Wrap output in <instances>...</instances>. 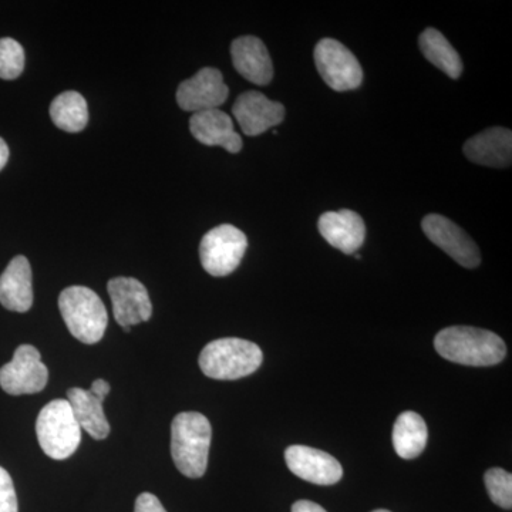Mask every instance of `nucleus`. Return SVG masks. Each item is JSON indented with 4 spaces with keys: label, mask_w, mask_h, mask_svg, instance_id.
Segmentation results:
<instances>
[{
    "label": "nucleus",
    "mask_w": 512,
    "mask_h": 512,
    "mask_svg": "<svg viewBox=\"0 0 512 512\" xmlns=\"http://www.w3.org/2000/svg\"><path fill=\"white\" fill-rule=\"evenodd\" d=\"M434 348L444 359L464 366H494L507 356V346L500 336L471 326L441 330L434 339Z\"/></svg>",
    "instance_id": "1"
},
{
    "label": "nucleus",
    "mask_w": 512,
    "mask_h": 512,
    "mask_svg": "<svg viewBox=\"0 0 512 512\" xmlns=\"http://www.w3.org/2000/svg\"><path fill=\"white\" fill-rule=\"evenodd\" d=\"M212 429L201 413L177 414L171 424V457L183 476L201 478L208 467Z\"/></svg>",
    "instance_id": "2"
},
{
    "label": "nucleus",
    "mask_w": 512,
    "mask_h": 512,
    "mask_svg": "<svg viewBox=\"0 0 512 512\" xmlns=\"http://www.w3.org/2000/svg\"><path fill=\"white\" fill-rule=\"evenodd\" d=\"M264 353L249 340L225 338L214 340L202 349L200 367L205 376L215 380H238L255 373Z\"/></svg>",
    "instance_id": "3"
},
{
    "label": "nucleus",
    "mask_w": 512,
    "mask_h": 512,
    "mask_svg": "<svg viewBox=\"0 0 512 512\" xmlns=\"http://www.w3.org/2000/svg\"><path fill=\"white\" fill-rule=\"evenodd\" d=\"M59 309L64 323L74 338L94 345L106 333L109 315L100 296L86 286H70L59 296Z\"/></svg>",
    "instance_id": "4"
},
{
    "label": "nucleus",
    "mask_w": 512,
    "mask_h": 512,
    "mask_svg": "<svg viewBox=\"0 0 512 512\" xmlns=\"http://www.w3.org/2000/svg\"><path fill=\"white\" fill-rule=\"evenodd\" d=\"M36 434L40 447L53 460H66L76 453L82 441V429L67 400L47 403L36 420Z\"/></svg>",
    "instance_id": "5"
},
{
    "label": "nucleus",
    "mask_w": 512,
    "mask_h": 512,
    "mask_svg": "<svg viewBox=\"0 0 512 512\" xmlns=\"http://www.w3.org/2000/svg\"><path fill=\"white\" fill-rule=\"evenodd\" d=\"M247 248V237L234 225L224 224L211 229L200 244L202 268L217 278L232 274L241 264Z\"/></svg>",
    "instance_id": "6"
},
{
    "label": "nucleus",
    "mask_w": 512,
    "mask_h": 512,
    "mask_svg": "<svg viewBox=\"0 0 512 512\" xmlns=\"http://www.w3.org/2000/svg\"><path fill=\"white\" fill-rule=\"evenodd\" d=\"M320 77L336 92L355 90L362 84L363 70L355 55L335 39H322L315 47Z\"/></svg>",
    "instance_id": "7"
},
{
    "label": "nucleus",
    "mask_w": 512,
    "mask_h": 512,
    "mask_svg": "<svg viewBox=\"0 0 512 512\" xmlns=\"http://www.w3.org/2000/svg\"><path fill=\"white\" fill-rule=\"evenodd\" d=\"M47 380L49 370L35 346H19L13 359L0 369V387L12 396L42 392Z\"/></svg>",
    "instance_id": "8"
},
{
    "label": "nucleus",
    "mask_w": 512,
    "mask_h": 512,
    "mask_svg": "<svg viewBox=\"0 0 512 512\" xmlns=\"http://www.w3.org/2000/svg\"><path fill=\"white\" fill-rule=\"evenodd\" d=\"M424 234L434 245L443 249L458 265L477 268L481 262L480 249L464 229L439 214H430L421 222Z\"/></svg>",
    "instance_id": "9"
},
{
    "label": "nucleus",
    "mask_w": 512,
    "mask_h": 512,
    "mask_svg": "<svg viewBox=\"0 0 512 512\" xmlns=\"http://www.w3.org/2000/svg\"><path fill=\"white\" fill-rule=\"evenodd\" d=\"M111 305H113L114 319L123 328L130 332L131 326L147 322L153 315V305L146 286L134 278H114L109 285Z\"/></svg>",
    "instance_id": "10"
},
{
    "label": "nucleus",
    "mask_w": 512,
    "mask_h": 512,
    "mask_svg": "<svg viewBox=\"0 0 512 512\" xmlns=\"http://www.w3.org/2000/svg\"><path fill=\"white\" fill-rule=\"evenodd\" d=\"M228 94L229 89L220 70L204 67L191 79L180 84L177 103L184 111L200 113L218 109L227 101Z\"/></svg>",
    "instance_id": "11"
},
{
    "label": "nucleus",
    "mask_w": 512,
    "mask_h": 512,
    "mask_svg": "<svg viewBox=\"0 0 512 512\" xmlns=\"http://www.w3.org/2000/svg\"><path fill=\"white\" fill-rule=\"evenodd\" d=\"M286 466L291 473L308 483L333 485L343 477L338 460L325 451L308 446H291L285 451Z\"/></svg>",
    "instance_id": "12"
},
{
    "label": "nucleus",
    "mask_w": 512,
    "mask_h": 512,
    "mask_svg": "<svg viewBox=\"0 0 512 512\" xmlns=\"http://www.w3.org/2000/svg\"><path fill=\"white\" fill-rule=\"evenodd\" d=\"M232 113L249 137L259 136L269 128L279 126L285 119V107L259 92L241 94Z\"/></svg>",
    "instance_id": "13"
},
{
    "label": "nucleus",
    "mask_w": 512,
    "mask_h": 512,
    "mask_svg": "<svg viewBox=\"0 0 512 512\" xmlns=\"http://www.w3.org/2000/svg\"><path fill=\"white\" fill-rule=\"evenodd\" d=\"M318 228L329 245L346 255L356 254L365 242V221L355 211L325 212L319 218Z\"/></svg>",
    "instance_id": "14"
},
{
    "label": "nucleus",
    "mask_w": 512,
    "mask_h": 512,
    "mask_svg": "<svg viewBox=\"0 0 512 512\" xmlns=\"http://www.w3.org/2000/svg\"><path fill=\"white\" fill-rule=\"evenodd\" d=\"M190 130L195 140L204 146L222 147L232 154L242 150V138L235 131L231 117L220 109L192 114Z\"/></svg>",
    "instance_id": "15"
},
{
    "label": "nucleus",
    "mask_w": 512,
    "mask_h": 512,
    "mask_svg": "<svg viewBox=\"0 0 512 512\" xmlns=\"http://www.w3.org/2000/svg\"><path fill=\"white\" fill-rule=\"evenodd\" d=\"M232 63L235 69L248 82L266 86L274 77L271 56L261 39L254 36H242L235 39L231 46Z\"/></svg>",
    "instance_id": "16"
},
{
    "label": "nucleus",
    "mask_w": 512,
    "mask_h": 512,
    "mask_svg": "<svg viewBox=\"0 0 512 512\" xmlns=\"http://www.w3.org/2000/svg\"><path fill=\"white\" fill-rule=\"evenodd\" d=\"M464 154L473 163L484 167H510L512 133L508 128L494 127L481 131L464 144Z\"/></svg>",
    "instance_id": "17"
},
{
    "label": "nucleus",
    "mask_w": 512,
    "mask_h": 512,
    "mask_svg": "<svg viewBox=\"0 0 512 512\" xmlns=\"http://www.w3.org/2000/svg\"><path fill=\"white\" fill-rule=\"evenodd\" d=\"M32 268L26 256H15L0 275V303L8 311L25 313L33 305Z\"/></svg>",
    "instance_id": "18"
},
{
    "label": "nucleus",
    "mask_w": 512,
    "mask_h": 512,
    "mask_svg": "<svg viewBox=\"0 0 512 512\" xmlns=\"http://www.w3.org/2000/svg\"><path fill=\"white\" fill-rule=\"evenodd\" d=\"M67 402L72 406L80 429L87 431L94 440H104L109 437L110 424L103 410L104 397L92 390L73 387L67 392Z\"/></svg>",
    "instance_id": "19"
},
{
    "label": "nucleus",
    "mask_w": 512,
    "mask_h": 512,
    "mask_svg": "<svg viewBox=\"0 0 512 512\" xmlns=\"http://www.w3.org/2000/svg\"><path fill=\"white\" fill-rule=\"evenodd\" d=\"M429 439L426 421L420 414L404 412L397 417L393 427V446L397 456L413 460L423 453Z\"/></svg>",
    "instance_id": "20"
},
{
    "label": "nucleus",
    "mask_w": 512,
    "mask_h": 512,
    "mask_svg": "<svg viewBox=\"0 0 512 512\" xmlns=\"http://www.w3.org/2000/svg\"><path fill=\"white\" fill-rule=\"evenodd\" d=\"M419 45L424 57L439 67L441 72L451 79H458L463 73V62L458 56L457 50L440 33L439 30L429 28L420 35Z\"/></svg>",
    "instance_id": "21"
},
{
    "label": "nucleus",
    "mask_w": 512,
    "mask_h": 512,
    "mask_svg": "<svg viewBox=\"0 0 512 512\" xmlns=\"http://www.w3.org/2000/svg\"><path fill=\"white\" fill-rule=\"evenodd\" d=\"M50 117L60 130L67 133L83 131L89 121V109L82 94L64 92L53 100L50 106Z\"/></svg>",
    "instance_id": "22"
},
{
    "label": "nucleus",
    "mask_w": 512,
    "mask_h": 512,
    "mask_svg": "<svg viewBox=\"0 0 512 512\" xmlns=\"http://www.w3.org/2000/svg\"><path fill=\"white\" fill-rule=\"evenodd\" d=\"M25 69V50L15 39H0V79L15 80Z\"/></svg>",
    "instance_id": "23"
},
{
    "label": "nucleus",
    "mask_w": 512,
    "mask_h": 512,
    "mask_svg": "<svg viewBox=\"0 0 512 512\" xmlns=\"http://www.w3.org/2000/svg\"><path fill=\"white\" fill-rule=\"evenodd\" d=\"M485 487L491 501L504 510L512 507V476L503 468H491L484 476Z\"/></svg>",
    "instance_id": "24"
},
{
    "label": "nucleus",
    "mask_w": 512,
    "mask_h": 512,
    "mask_svg": "<svg viewBox=\"0 0 512 512\" xmlns=\"http://www.w3.org/2000/svg\"><path fill=\"white\" fill-rule=\"evenodd\" d=\"M0 512H18L15 485L3 467H0Z\"/></svg>",
    "instance_id": "25"
},
{
    "label": "nucleus",
    "mask_w": 512,
    "mask_h": 512,
    "mask_svg": "<svg viewBox=\"0 0 512 512\" xmlns=\"http://www.w3.org/2000/svg\"><path fill=\"white\" fill-rule=\"evenodd\" d=\"M134 512H167L156 495L143 493L138 495Z\"/></svg>",
    "instance_id": "26"
},
{
    "label": "nucleus",
    "mask_w": 512,
    "mask_h": 512,
    "mask_svg": "<svg viewBox=\"0 0 512 512\" xmlns=\"http://www.w3.org/2000/svg\"><path fill=\"white\" fill-rule=\"evenodd\" d=\"M292 512H328L313 501L301 500L292 505Z\"/></svg>",
    "instance_id": "27"
},
{
    "label": "nucleus",
    "mask_w": 512,
    "mask_h": 512,
    "mask_svg": "<svg viewBox=\"0 0 512 512\" xmlns=\"http://www.w3.org/2000/svg\"><path fill=\"white\" fill-rule=\"evenodd\" d=\"M92 392L99 394V396L104 397L106 399L107 394L110 393V384L106 382V380L99 379L94 380L92 384Z\"/></svg>",
    "instance_id": "28"
},
{
    "label": "nucleus",
    "mask_w": 512,
    "mask_h": 512,
    "mask_svg": "<svg viewBox=\"0 0 512 512\" xmlns=\"http://www.w3.org/2000/svg\"><path fill=\"white\" fill-rule=\"evenodd\" d=\"M9 160V147L8 144L5 143L3 138H0V171L5 168V165L8 164Z\"/></svg>",
    "instance_id": "29"
},
{
    "label": "nucleus",
    "mask_w": 512,
    "mask_h": 512,
    "mask_svg": "<svg viewBox=\"0 0 512 512\" xmlns=\"http://www.w3.org/2000/svg\"><path fill=\"white\" fill-rule=\"evenodd\" d=\"M372 512H392V511H387V510H376V511H372Z\"/></svg>",
    "instance_id": "30"
}]
</instances>
